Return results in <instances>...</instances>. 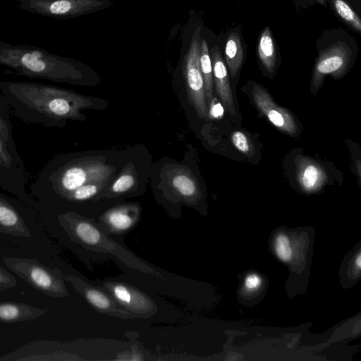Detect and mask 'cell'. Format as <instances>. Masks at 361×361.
Here are the masks:
<instances>
[{"label": "cell", "mask_w": 361, "mask_h": 361, "mask_svg": "<svg viewBox=\"0 0 361 361\" xmlns=\"http://www.w3.org/2000/svg\"><path fill=\"white\" fill-rule=\"evenodd\" d=\"M261 278L256 274L247 275L245 279V286L249 290H254L261 285Z\"/></svg>", "instance_id": "cell-29"}, {"label": "cell", "mask_w": 361, "mask_h": 361, "mask_svg": "<svg viewBox=\"0 0 361 361\" xmlns=\"http://www.w3.org/2000/svg\"><path fill=\"white\" fill-rule=\"evenodd\" d=\"M172 188L184 202L189 205L197 204L200 198V190L193 178L189 173L178 172L171 178Z\"/></svg>", "instance_id": "cell-17"}, {"label": "cell", "mask_w": 361, "mask_h": 361, "mask_svg": "<svg viewBox=\"0 0 361 361\" xmlns=\"http://www.w3.org/2000/svg\"><path fill=\"white\" fill-rule=\"evenodd\" d=\"M47 308H39L16 302H0V322L16 323L35 319L48 312Z\"/></svg>", "instance_id": "cell-15"}, {"label": "cell", "mask_w": 361, "mask_h": 361, "mask_svg": "<svg viewBox=\"0 0 361 361\" xmlns=\"http://www.w3.org/2000/svg\"><path fill=\"white\" fill-rule=\"evenodd\" d=\"M57 221L69 238L84 248L111 255L132 269L162 278L161 272L139 259L128 249L112 240L95 220L68 211L60 214Z\"/></svg>", "instance_id": "cell-2"}, {"label": "cell", "mask_w": 361, "mask_h": 361, "mask_svg": "<svg viewBox=\"0 0 361 361\" xmlns=\"http://www.w3.org/2000/svg\"><path fill=\"white\" fill-rule=\"evenodd\" d=\"M298 180L300 187L305 191L310 192L322 188L326 180V176L319 165L307 161L300 166Z\"/></svg>", "instance_id": "cell-16"}, {"label": "cell", "mask_w": 361, "mask_h": 361, "mask_svg": "<svg viewBox=\"0 0 361 361\" xmlns=\"http://www.w3.org/2000/svg\"><path fill=\"white\" fill-rule=\"evenodd\" d=\"M352 52L348 45L335 43L324 50L316 62L311 90L315 93L322 85L326 75L339 77L344 74L349 66Z\"/></svg>", "instance_id": "cell-8"}, {"label": "cell", "mask_w": 361, "mask_h": 361, "mask_svg": "<svg viewBox=\"0 0 361 361\" xmlns=\"http://www.w3.org/2000/svg\"><path fill=\"white\" fill-rule=\"evenodd\" d=\"M102 288L109 293L133 319H147L157 312V305L149 296L128 283L105 280L102 282Z\"/></svg>", "instance_id": "cell-7"}, {"label": "cell", "mask_w": 361, "mask_h": 361, "mask_svg": "<svg viewBox=\"0 0 361 361\" xmlns=\"http://www.w3.org/2000/svg\"><path fill=\"white\" fill-rule=\"evenodd\" d=\"M226 61L232 77L239 71L243 60V49L239 35L231 32L227 37L225 44Z\"/></svg>", "instance_id": "cell-19"}, {"label": "cell", "mask_w": 361, "mask_h": 361, "mask_svg": "<svg viewBox=\"0 0 361 361\" xmlns=\"http://www.w3.org/2000/svg\"><path fill=\"white\" fill-rule=\"evenodd\" d=\"M64 279L97 312L120 319H133L102 287L92 286L74 275H64Z\"/></svg>", "instance_id": "cell-9"}, {"label": "cell", "mask_w": 361, "mask_h": 361, "mask_svg": "<svg viewBox=\"0 0 361 361\" xmlns=\"http://www.w3.org/2000/svg\"><path fill=\"white\" fill-rule=\"evenodd\" d=\"M339 16L357 32L361 31V20L358 15L343 0H331Z\"/></svg>", "instance_id": "cell-22"}, {"label": "cell", "mask_w": 361, "mask_h": 361, "mask_svg": "<svg viewBox=\"0 0 361 361\" xmlns=\"http://www.w3.org/2000/svg\"><path fill=\"white\" fill-rule=\"evenodd\" d=\"M9 110L8 106L0 96V136L7 142L15 144Z\"/></svg>", "instance_id": "cell-23"}, {"label": "cell", "mask_w": 361, "mask_h": 361, "mask_svg": "<svg viewBox=\"0 0 361 361\" xmlns=\"http://www.w3.org/2000/svg\"><path fill=\"white\" fill-rule=\"evenodd\" d=\"M200 67L203 77L207 102L209 105L214 98V82L212 60L205 39L200 41Z\"/></svg>", "instance_id": "cell-20"}, {"label": "cell", "mask_w": 361, "mask_h": 361, "mask_svg": "<svg viewBox=\"0 0 361 361\" xmlns=\"http://www.w3.org/2000/svg\"><path fill=\"white\" fill-rule=\"evenodd\" d=\"M140 216V204L126 203L110 208L95 221L106 235L123 236L135 228Z\"/></svg>", "instance_id": "cell-11"}, {"label": "cell", "mask_w": 361, "mask_h": 361, "mask_svg": "<svg viewBox=\"0 0 361 361\" xmlns=\"http://www.w3.org/2000/svg\"><path fill=\"white\" fill-rule=\"evenodd\" d=\"M251 92L255 106L276 128L290 135L298 133V126L292 113L278 106L264 88L255 85Z\"/></svg>", "instance_id": "cell-12"}, {"label": "cell", "mask_w": 361, "mask_h": 361, "mask_svg": "<svg viewBox=\"0 0 361 361\" xmlns=\"http://www.w3.org/2000/svg\"><path fill=\"white\" fill-rule=\"evenodd\" d=\"M318 2H319L320 4H324L325 2H326V0H317Z\"/></svg>", "instance_id": "cell-31"}, {"label": "cell", "mask_w": 361, "mask_h": 361, "mask_svg": "<svg viewBox=\"0 0 361 361\" xmlns=\"http://www.w3.org/2000/svg\"><path fill=\"white\" fill-rule=\"evenodd\" d=\"M200 29L194 32L190 47L183 61V75L190 104L198 116L203 119L209 117L204 83L200 67Z\"/></svg>", "instance_id": "cell-6"}, {"label": "cell", "mask_w": 361, "mask_h": 361, "mask_svg": "<svg viewBox=\"0 0 361 361\" xmlns=\"http://www.w3.org/2000/svg\"><path fill=\"white\" fill-rule=\"evenodd\" d=\"M107 180H94L87 183L52 204L62 201L75 203L89 200L100 192V190L104 187Z\"/></svg>", "instance_id": "cell-21"}, {"label": "cell", "mask_w": 361, "mask_h": 361, "mask_svg": "<svg viewBox=\"0 0 361 361\" xmlns=\"http://www.w3.org/2000/svg\"><path fill=\"white\" fill-rule=\"evenodd\" d=\"M3 262L11 271L42 293L52 298H64L68 295L64 275L60 270L29 258L7 257Z\"/></svg>", "instance_id": "cell-4"}, {"label": "cell", "mask_w": 361, "mask_h": 361, "mask_svg": "<svg viewBox=\"0 0 361 361\" xmlns=\"http://www.w3.org/2000/svg\"><path fill=\"white\" fill-rule=\"evenodd\" d=\"M135 183L134 176L130 172H123L113 183L111 193L114 195L125 194L132 190Z\"/></svg>", "instance_id": "cell-24"}, {"label": "cell", "mask_w": 361, "mask_h": 361, "mask_svg": "<svg viewBox=\"0 0 361 361\" xmlns=\"http://www.w3.org/2000/svg\"><path fill=\"white\" fill-rule=\"evenodd\" d=\"M26 171L16 145L0 136V187L30 207H37L35 200L26 192Z\"/></svg>", "instance_id": "cell-5"}, {"label": "cell", "mask_w": 361, "mask_h": 361, "mask_svg": "<svg viewBox=\"0 0 361 361\" xmlns=\"http://www.w3.org/2000/svg\"><path fill=\"white\" fill-rule=\"evenodd\" d=\"M274 248L278 257L283 262H288L293 255L290 240L286 235L279 234L274 242Z\"/></svg>", "instance_id": "cell-25"}, {"label": "cell", "mask_w": 361, "mask_h": 361, "mask_svg": "<svg viewBox=\"0 0 361 361\" xmlns=\"http://www.w3.org/2000/svg\"><path fill=\"white\" fill-rule=\"evenodd\" d=\"M224 107L221 104L213 98L211 104L209 105V116L214 118H220L223 116Z\"/></svg>", "instance_id": "cell-28"}, {"label": "cell", "mask_w": 361, "mask_h": 361, "mask_svg": "<svg viewBox=\"0 0 361 361\" xmlns=\"http://www.w3.org/2000/svg\"><path fill=\"white\" fill-rule=\"evenodd\" d=\"M212 64L213 82L216 94L222 106L231 115L235 116L233 92L227 67L222 59L219 47L210 51Z\"/></svg>", "instance_id": "cell-14"}, {"label": "cell", "mask_w": 361, "mask_h": 361, "mask_svg": "<svg viewBox=\"0 0 361 361\" xmlns=\"http://www.w3.org/2000/svg\"><path fill=\"white\" fill-rule=\"evenodd\" d=\"M0 64L32 78L72 84H81L83 79L77 62L39 50L1 48Z\"/></svg>", "instance_id": "cell-3"}, {"label": "cell", "mask_w": 361, "mask_h": 361, "mask_svg": "<svg viewBox=\"0 0 361 361\" xmlns=\"http://www.w3.org/2000/svg\"><path fill=\"white\" fill-rule=\"evenodd\" d=\"M231 140L233 145L244 154H250L252 152V145L249 137L241 131H235L232 133Z\"/></svg>", "instance_id": "cell-26"}, {"label": "cell", "mask_w": 361, "mask_h": 361, "mask_svg": "<svg viewBox=\"0 0 361 361\" xmlns=\"http://www.w3.org/2000/svg\"><path fill=\"white\" fill-rule=\"evenodd\" d=\"M257 51L264 68L269 73L274 72L276 64V49L271 32L268 27L260 35Z\"/></svg>", "instance_id": "cell-18"}, {"label": "cell", "mask_w": 361, "mask_h": 361, "mask_svg": "<svg viewBox=\"0 0 361 361\" xmlns=\"http://www.w3.org/2000/svg\"><path fill=\"white\" fill-rule=\"evenodd\" d=\"M355 264L358 270L360 269L361 267V255L359 253L355 259Z\"/></svg>", "instance_id": "cell-30"}, {"label": "cell", "mask_w": 361, "mask_h": 361, "mask_svg": "<svg viewBox=\"0 0 361 361\" xmlns=\"http://www.w3.org/2000/svg\"><path fill=\"white\" fill-rule=\"evenodd\" d=\"M30 6L36 11L59 18H75L106 9L111 0H34Z\"/></svg>", "instance_id": "cell-10"}, {"label": "cell", "mask_w": 361, "mask_h": 361, "mask_svg": "<svg viewBox=\"0 0 361 361\" xmlns=\"http://www.w3.org/2000/svg\"><path fill=\"white\" fill-rule=\"evenodd\" d=\"M1 97L20 120L47 128H63L68 120L84 119L90 97L54 85L25 81H0Z\"/></svg>", "instance_id": "cell-1"}, {"label": "cell", "mask_w": 361, "mask_h": 361, "mask_svg": "<svg viewBox=\"0 0 361 361\" xmlns=\"http://www.w3.org/2000/svg\"><path fill=\"white\" fill-rule=\"evenodd\" d=\"M16 283V279L6 269L0 267V286L6 289L14 287Z\"/></svg>", "instance_id": "cell-27"}, {"label": "cell", "mask_w": 361, "mask_h": 361, "mask_svg": "<svg viewBox=\"0 0 361 361\" xmlns=\"http://www.w3.org/2000/svg\"><path fill=\"white\" fill-rule=\"evenodd\" d=\"M25 211L21 203L0 192V233L16 237H30L24 218Z\"/></svg>", "instance_id": "cell-13"}, {"label": "cell", "mask_w": 361, "mask_h": 361, "mask_svg": "<svg viewBox=\"0 0 361 361\" xmlns=\"http://www.w3.org/2000/svg\"><path fill=\"white\" fill-rule=\"evenodd\" d=\"M4 290V288L0 286V292H2Z\"/></svg>", "instance_id": "cell-32"}]
</instances>
